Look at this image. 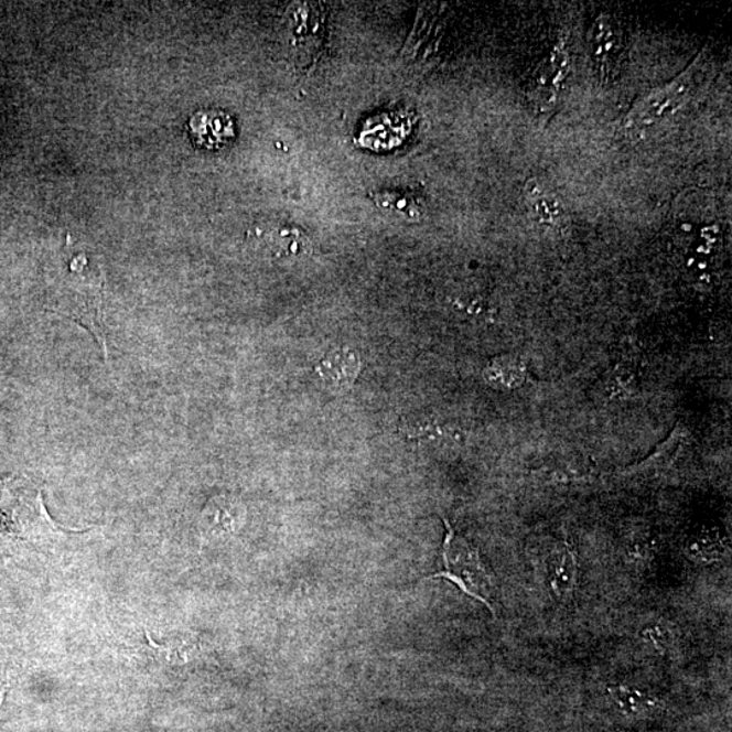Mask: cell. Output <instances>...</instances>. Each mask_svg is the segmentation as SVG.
Segmentation results:
<instances>
[{"label":"cell","instance_id":"4fadbf2b","mask_svg":"<svg viewBox=\"0 0 732 732\" xmlns=\"http://www.w3.org/2000/svg\"><path fill=\"white\" fill-rule=\"evenodd\" d=\"M375 203L383 211L389 214H398L406 218H416L421 216L422 204L411 193L405 192H383L375 194Z\"/></svg>","mask_w":732,"mask_h":732},{"label":"cell","instance_id":"52a82bcc","mask_svg":"<svg viewBox=\"0 0 732 732\" xmlns=\"http://www.w3.org/2000/svg\"><path fill=\"white\" fill-rule=\"evenodd\" d=\"M570 57L566 43L555 46L551 56L542 64L539 76H537L535 88V100L541 110L552 109L564 86L567 74H569Z\"/></svg>","mask_w":732,"mask_h":732},{"label":"cell","instance_id":"ba28073f","mask_svg":"<svg viewBox=\"0 0 732 732\" xmlns=\"http://www.w3.org/2000/svg\"><path fill=\"white\" fill-rule=\"evenodd\" d=\"M607 693L620 715L629 719H649L664 711L665 702L657 696L631 685H613Z\"/></svg>","mask_w":732,"mask_h":732},{"label":"cell","instance_id":"9a60e30c","mask_svg":"<svg viewBox=\"0 0 732 732\" xmlns=\"http://www.w3.org/2000/svg\"><path fill=\"white\" fill-rule=\"evenodd\" d=\"M642 636L643 640L647 642L649 646H653V648L658 649L660 653L665 652L667 646L671 643L670 631L667 629L665 625L660 624L647 627Z\"/></svg>","mask_w":732,"mask_h":732},{"label":"cell","instance_id":"30bf717a","mask_svg":"<svg viewBox=\"0 0 732 732\" xmlns=\"http://www.w3.org/2000/svg\"><path fill=\"white\" fill-rule=\"evenodd\" d=\"M359 368H362V363H359L358 354L342 347V349L330 352L319 363L316 372L327 387L342 391L356 381Z\"/></svg>","mask_w":732,"mask_h":732},{"label":"cell","instance_id":"6da1fadb","mask_svg":"<svg viewBox=\"0 0 732 732\" xmlns=\"http://www.w3.org/2000/svg\"><path fill=\"white\" fill-rule=\"evenodd\" d=\"M69 535L46 512L41 488L29 477L0 481V558L49 549Z\"/></svg>","mask_w":732,"mask_h":732},{"label":"cell","instance_id":"8fae6325","mask_svg":"<svg viewBox=\"0 0 732 732\" xmlns=\"http://www.w3.org/2000/svg\"><path fill=\"white\" fill-rule=\"evenodd\" d=\"M525 203L532 220L541 227H557L564 218L562 201L540 181L530 180L527 183Z\"/></svg>","mask_w":732,"mask_h":732},{"label":"cell","instance_id":"7a4b0ae2","mask_svg":"<svg viewBox=\"0 0 732 732\" xmlns=\"http://www.w3.org/2000/svg\"><path fill=\"white\" fill-rule=\"evenodd\" d=\"M442 521L446 527V536L441 551L442 570L424 578V580L442 578V580L451 581L465 595L482 602L495 616L492 601H489L493 592V581L486 566L483 563L480 549L458 535L446 518H442Z\"/></svg>","mask_w":732,"mask_h":732},{"label":"cell","instance_id":"5bb4252c","mask_svg":"<svg viewBox=\"0 0 732 732\" xmlns=\"http://www.w3.org/2000/svg\"><path fill=\"white\" fill-rule=\"evenodd\" d=\"M724 547L718 537L702 535L693 537L688 546L689 558L693 562L711 564L719 562L723 557Z\"/></svg>","mask_w":732,"mask_h":732},{"label":"cell","instance_id":"277c9868","mask_svg":"<svg viewBox=\"0 0 732 732\" xmlns=\"http://www.w3.org/2000/svg\"><path fill=\"white\" fill-rule=\"evenodd\" d=\"M410 111L395 110L366 120L358 144L372 151H389L400 146L412 131Z\"/></svg>","mask_w":732,"mask_h":732},{"label":"cell","instance_id":"5b68a950","mask_svg":"<svg viewBox=\"0 0 732 732\" xmlns=\"http://www.w3.org/2000/svg\"><path fill=\"white\" fill-rule=\"evenodd\" d=\"M590 49L601 79L610 80L618 66L622 52V34L610 15L602 14L595 20L590 32Z\"/></svg>","mask_w":732,"mask_h":732},{"label":"cell","instance_id":"7c38bea8","mask_svg":"<svg viewBox=\"0 0 732 732\" xmlns=\"http://www.w3.org/2000/svg\"><path fill=\"white\" fill-rule=\"evenodd\" d=\"M261 238L268 241L277 256H300L309 247V238L297 226L287 223H269L262 228Z\"/></svg>","mask_w":732,"mask_h":732},{"label":"cell","instance_id":"9c48e42d","mask_svg":"<svg viewBox=\"0 0 732 732\" xmlns=\"http://www.w3.org/2000/svg\"><path fill=\"white\" fill-rule=\"evenodd\" d=\"M548 582L555 598L569 602L578 586V558L574 548L563 545L548 560Z\"/></svg>","mask_w":732,"mask_h":732},{"label":"cell","instance_id":"8992f818","mask_svg":"<svg viewBox=\"0 0 732 732\" xmlns=\"http://www.w3.org/2000/svg\"><path fill=\"white\" fill-rule=\"evenodd\" d=\"M194 146L204 150H220L235 139V123L232 116L222 110H203L189 121Z\"/></svg>","mask_w":732,"mask_h":732},{"label":"cell","instance_id":"3957f363","mask_svg":"<svg viewBox=\"0 0 732 732\" xmlns=\"http://www.w3.org/2000/svg\"><path fill=\"white\" fill-rule=\"evenodd\" d=\"M706 61L702 55L696 58L692 66L672 79L670 84L657 88L643 97L639 103L634 105V108L628 111L624 120V127L631 131H639L655 126V123L663 121L664 118L675 114L680 109L685 100L692 94L696 84L700 79L702 69H704Z\"/></svg>","mask_w":732,"mask_h":732}]
</instances>
